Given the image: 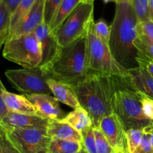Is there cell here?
Here are the masks:
<instances>
[{"label": "cell", "instance_id": "1", "mask_svg": "<svg viewBox=\"0 0 153 153\" xmlns=\"http://www.w3.org/2000/svg\"><path fill=\"white\" fill-rule=\"evenodd\" d=\"M126 81L128 80L89 71L84 80L72 86L80 105L91 116L94 128H99L103 118L114 113L115 93Z\"/></svg>", "mask_w": 153, "mask_h": 153}, {"label": "cell", "instance_id": "2", "mask_svg": "<svg viewBox=\"0 0 153 153\" xmlns=\"http://www.w3.org/2000/svg\"><path fill=\"white\" fill-rule=\"evenodd\" d=\"M138 22L129 1L116 4L108 45L117 62L128 71L138 67L137 50L134 46L138 36Z\"/></svg>", "mask_w": 153, "mask_h": 153}, {"label": "cell", "instance_id": "3", "mask_svg": "<svg viewBox=\"0 0 153 153\" xmlns=\"http://www.w3.org/2000/svg\"><path fill=\"white\" fill-rule=\"evenodd\" d=\"M87 34L67 46H61L57 56L45 71L50 79L73 86L88 76Z\"/></svg>", "mask_w": 153, "mask_h": 153}, {"label": "cell", "instance_id": "4", "mask_svg": "<svg viewBox=\"0 0 153 153\" xmlns=\"http://www.w3.org/2000/svg\"><path fill=\"white\" fill-rule=\"evenodd\" d=\"M114 113L117 115L126 131L138 128L149 133L153 130V120L143 111L141 94L136 91L128 81H126L115 93Z\"/></svg>", "mask_w": 153, "mask_h": 153}, {"label": "cell", "instance_id": "5", "mask_svg": "<svg viewBox=\"0 0 153 153\" xmlns=\"http://www.w3.org/2000/svg\"><path fill=\"white\" fill-rule=\"evenodd\" d=\"M94 20L88 28V65L90 72L117 76L129 81V72L118 64L111 52L108 43L99 38L94 31Z\"/></svg>", "mask_w": 153, "mask_h": 153}, {"label": "cell", "instance_id": "6", "mask_svg": "<svg viewBox=\"0 0 153 153\" xmlns=\"http://www.w3.org/2000/svg\"><path fill=\"white\" fill-rule=\"evenodd\" d=\"M2 55L7 61L26 69L38 67L42 63L41 48L34 32L6 41Z\"/></svg>", "mask_w": 153, "mask_h": 153}, {"label": "cell", "instance_id": "7", "mask_svg": "<svg viewBox=\"0 0 153 153\" xmlns=\"http://www.w3.org/2000/svg\"><path fill=\"white\" fill-rule=\"evenodd\" d=\"M46 127L7 128L1 130L12 146L20 153H48L52 138L48 135Z\"/></svg>", "mask_w": 153, "mask_h": 153}, {"label": "cell", "instance_id": "8", "mask_svg": "<svg viewBox=\"0 0 153 153\" xmlns=\"http://www.w3.org/2000/svg\"><path fill=\"white\" fill-rule=\"evenodd\" d=\"M94 4L81 2L54 34L61 46H66L87 34L94 18Z\"/></svg>", "mask_w": 153, "mask_h": 153}, {"label": "cell", "instance_id": "9", "mask_svg": "<svg viewBox=\"0 0 153 153\" xmlns=\"http://www.w3.org/2000/svg\"><path fill=\"white\" fill-rule=\"evenodd\" d=\"M4 75L10 85L25 96L52 94L48 85V79L50 77L40 67L8 70Z\"/></svg>", "mask_w": 153, "mask_h": 153}, {"label": "cell", "instance_id": "10", "mask_svg": "<svg viewBox=\"0 0 153 153\" xmlns=\"http://www.w3.org/2000/svg\"><path fill=\"white\" fill-rule=\"evenodd\" d=\"M116 151H128L126 130L115 113L103 118L99 128Z\"/></svg>", "mask_w": 153, "mask_h": 153}, {"label": "cell", "instance_id": "11", "mask_svg": "<svg viewBox=\"0 0 153 153\" xmlns=\"http://www.w3.org/2000/svg\"><path fill=\"white\" fill-rule=\"evenodd\" d=\"M37 37L42 52V63L40 67L46 71L59 52L61 46L56 37L50 31L49 25L44 22L40 24L34 31Z\"/></svg>", "mask_w": 153, "mask_h": 153}, {"label": "cell", "instance_id": "12", "mask_svg": "<svg viewBox=\"0 0 153 153\" xmlns=\"http://www.w3.org/2000/svg\"><path fill=\"white\" fill-rule=\"evenodd\" d=\"M25 97L32 103L38 114L49 120H61L67 115L55 97L48 94H32Z\"/></svg>", "mask_w": 153, "mask_h": 153}, {"label": "cell", "instance_id": "13", "mask_svg": "<svg viewBox=\"0 0 153 153\" xmlns=\"http://www.w3.org/2000/svg\"><path fill=\"white\" fill-rule=\"evenodd\" d=\"M45 3L46 0H37L35 1L31 10L19 24L12 37L33 33L40 24L44 22Z\"/></svg>", "mask_w": 153, "mask_h": 153}, {"label": "cell", "instance_id": "14", "mask_svg": "<svg viewBox=\"0 0 153 153\" xmlns=\"http://www.w3.org/2000/svg\"><path fill=\"white\" fill-rule=\"evenodd\" d=\"M49 121L39 115L10 111L4 119L0 120V127L1 128L46 127Z\"/></svg>", "mask_w": 153, "mask_h": 153}, {"label": "cell", "instance_id": "15", "mask_svg": "<svg viewBox=\"0 0 153 153\" xmlns=\"http://www.w3.org/2000/svg\"><path fill=\"white\" fill-rule=\"evenodd\" d=\"M0 83H1L0 97L3 99L10 111L19 114L39 115L34 106L25 96L18 95L8 92L4 87L2 82Z\"/></svg>", "mask_w": 153, "mask_h": 153}, {"label": "cell", "instance_id": "16", "mask_svg": "<svg viewBox=\"0 0 153 153\" xmlns=\"http://www.w3.org/2000/svg\"><path fill=\"white\" fill-rule=\"evenodd\" d=\"M128 72L131 86L136 91L153 100V77L147 70L143 67H137Z\"/></svg>", "mask_w": 153, "mask_h": 153}, {"label": "cell", "instance_id": "17", "mask_svg": "<svg viewBox=\"0 0 153 153\" xmlns=\"http://www.w3.org/2000/svg\"><path fill=\"white\" fill-rule=\"evenodd\" d=\"M48 85L52 94L58 102L64 103L73 109L81 106L76 92L71 85L53 79H48Z\"/></svg>", "mask_w": 153, "mask_h": 153}, {"label": "cell", "instance_id": "18", "mask_svg": "<svg viewBox=\"0 0 153 153\" xmlns=\"http://www.w3.org/2000/svg\"><path fill=\"white\" fill-rule=\"evenodd\" d=\"M46 130L48 135L52 139L82 142V134L68 123L61 120H49Z\"/></svg>", "mask_w": 153, "mask_h": 153}, {"label": "cell", "instance_id": "19", "mask_svg": "<svg viewBox=\"0 0 153 153\" xmlns=\"http://www.w3.org/2000/svg\"><path fill=\"white\" fill-rule=\"evenodd\" d=\"M61 121L67 123L81 134L93 127V122L91 116L85 108L79 106L73 109L71 112L66 115Z\"/></svg>", "mask_w": 153, "mask_h": 153}, {"label": "cell", "instance_id": "20", "mask_svg": "<svg viewBox=\"0 0 153 153\" xmlns=\"http://www.w3.org/2000/svg\"><path fill=\"white\" fill-rule=\"evenodd\" d=\"M81 3V0H63L57 10L52 24L49 26L52 34H55L64 21Z\"/></svg>", "mask_w": 153, "mask_h": 153}, {"label": "cell", "instance_id": "21", "mask_svg": "<svg viewBox=\"0 0 153 153\" xmlns=\"http://www.w3.org/2000/svg\"><path fill=\"white\" fill-rule=\"evenodd\" d=\"M36 1L37 0H21L17 8L16 9L14 13L11 16L10 31H9V34L7 36V40H10L12 36L13 35V34L16 31L19 24L20 23V22L23 19L24 16L31 10V8L33 7Z\"/></svg>", "mask_w": 153, "mask_h": 153}, {"label": "cell", "instance_id": "22", "mask_svg": "<svg viewBox=\"0 0 153 153\" xmlns=\"http://www.w3.org/2000/svg\"><path fill=\"white\" fill-rule=\"evenodd\" d=\"M82 149V144L80 142L52 139L48 153H79Z\"/></svg>", "mask_w": 153, "mask_h": 153}, {"label": "cell", "instance_id": "23", "mask_svg": "<svg viewBox=\"0 0 153 153\" xmlns=\"http://www.w3.org/2000/svg\"><path fill=\"white\" fill-rule=\"evenodd\" d=\"M11 13L5 4L0 1V45L2 46L7 40L11 22Z\"/></svg>", "mask_w": 153, "mask_h": 153}, {"label": "cell", "instance_id": "24", "mask_svg": "<svg viewBox=\"0 0 153 153\" xmlns=\"http://www.w3.org/2000/svg\"><path fill=\"white\" fill-rule=\"evenodd\" d=\"M97 153H116L117 151L112 147L100 128H94Z\"/></svg>", "mask_w": 153, "mask_h": 153}, {"label": "cell", "instance_id": "25", "mask_svg": "<svg viewBox=\"0 0 153 153\" xmlns=\"http://www.w3.org/2000/svg\"><path fill=\"white\" fill-rule=\"evenodd\" d=\"M145 131L138 128H131L126 131L127 143L129 153H132L141 141Z\"/></svg>", "mask_w": 153, "mask_h": 153}, {"label": "cell", "instance_id": "26", "mask_svg": "<svg viewBox=\"0 0 153 153\" xmlns=\"http://www.w3.org/2000/svg\"><path fill=\"white\" fill-rule=\"evenodd\" d=\"M82 144L87 153H97L94 128L91 127L82 134Z\"/></svg>", "mask_w": 153, "mask_h": 153}, {"label": "cell", "instance_id": "27", "mask_svg": "<svg viewBox=\"0 0 153 153\" xmlns=\"http://www.w3.org/2000/svg\"><path fill=\"white\" fill-rule=\"evenodd\" d=\"M134 46L137 52H140L146 55L149 58L153 59V41L149 40L145 36L138 34L136 41L134 42Z\"/></svg>", "mask_w": 153, "mask_h": 153}, {"label": "cell", "instance_id": "28", "mask_svg": "<svg viewBox=\"0 0 153 153\" xmlns=\"http://www.w3.org/2000/svg\"><path fill=\"white\" fill-rule=\"evenodd\" d=\"M149 0H130L139 22L148 19V4Z\"/></svg>", "mask_w": 153, "mask_h": 153}, {"label": "cell", "instance_id": "29", "mask_svg": "<svg viewBox=\"0 0 153 153\" xmlns=\"http://www.w3.org/2000/svg\"><path fill=\"white\" fill-rule=\"evenodd\" d=\"M63 0H46L44 12V22L50 26L57 10Z\"/></svg>", "mask_w": 153, "mask_h": 153}, {"label": "cell", "instance_id": "30", "mask_svg": "<svg viewBox=\"0 0 153 153\" xmlns=\"http://www.w3.org/2000/svg\"><path fill=\"white\" fill-rule=\"evenodd\" d=\"M94 31L97 37L108 43L111 37V26L102 19H99L94 23Z\"/></svg>", "mask_w": 153, "mask_h": 153}, {"label": "cell", "instance_id": "31", "mask_svg": "<svg viewBox=\"0 0 153 153\" xmlns=\"http://www.w3.org/2000/svg\"><path fill=\"white\" fill-rule=\"evenodd\" d=\"M137 32L138 34L145 36L153 41V22L147 19L143 22H138Z\"/></svg>", "mask_w": 153, "mask_h": 153}, {"label": "cell", "instance_id": "32", "mask_svg": "<svg viewBox=\"0 0 153 153\" xmlns=\"http://www.w3.org/2000/svg\"><path fill=\"white\" fill-rule=\"evenodd\" d=\"M132 153H153V146L147 132L144 133L140 144Z\"/></svg>", "mask_w": 153, "mask_h": 153}, {"label": "cell", "instance_id": "33", "mask_svg": "<svg viewBox=\"0 0 153 153\" xmlns=\"http://www.w3.org/2000/svg\"><path fill=\"white\" fill-rule=\"evenodd\" d=\"M137 63L138 67H143L153 77V59L149 58L143 53L137 52Z\"/></svg>", "mask_w": 153, "mask_h": 153}, {"label": "cell", "instance_id": "34", "mask_svg": "<svg viewBox=\"0 0 153 153\" xmlns=\"http://www.w3.org/2000/svg\"><path fill=\"white\" fill-rule=\"evenodd\" d=\"M0 153H20L12 146L2 130L0 131Z\"/></svg>", "mask_w": 153, "mask_h": 153}, {"label": "cell", "instance_id": "35", "mask_svg": "<svg viewBox=\"0 0 153 153\" xmlns=\"http://www.w3.org/2000/svg\"><path fill=\"white\" fill-rule=\"evenodd\" d=\"M141 102L145 114L153 120V100L141 94Z\"/></svg>", "mask_w": 153, "mask_h": 153}, {"label": "cell", "instance_id": "36", "mask_svg": "<svg viewBox=\"0 0 153 153\" xmlns=\"http://www.w3.org/2000/svg\"><path fill=\"white\" fill-rule=\"evenodd\" d=\"M0 1H2L7 7L9 11L11 13V14H13L16 9L17 8L21 0H0Z\"/></svg>", "mask_w": 153, "mask_h": 153}, {"label": "cell", "instance_id": "37", "mask_svg": "<svg viewBox=\"0 0 153 153\" xmlns=\"http://www.w3.org/2000/svg\"><path fill=\"white\" fill-rule=\"evenodd\" d=\"M10 112V110L7 107L3 99L0 97V120L4 119Z\"/></svg>", "mask_w": 153, "mask_h": 153}, {"label": "cell", "instance_id": "38", "mask_svg": "<svg viewBox=\"0 0 153 153\" xmlns=\"http://www.w3.org/2000/svg\"><path fill=\"white\" fill-rule=\"evenodd\" d=\"M148 19L153 22V0H149L148 4Z\"/></svg>", "mask_w": 153, "mask_h": 153}, {"label": "cell", "instance_id": "39", "mask_svg": "<svg viewBox=\"0 0 153 153\" xmlns=\"http://www.w3.org/2000/svg\"><path fill=\"white\" fill-rule=\"evenodd\" d=\"M105 3H108V2H115L116 4H119V3L121 2H124V1H129L130 0H102Z\"/></svg>", "mask_w": 153, "mask_h": 153}, {"label": "cell", "instance_id": "40", "mask_svg": "<svg viewBox=\"0 0 153 153\" xmlns=\"http://www.w3.org/2000/svg\"><path fill=\"white\" fill-rule=\"evenodd\" d=\"M81 2L86 4H94V0H81Z\"/></svg>", "mask_w": 153, "mask_h": 153}, {"label": "cell", "instance_id": "41", "mask_svg": "<svg viewBox=\"0 0 153 153\" xmlns=\"http://www.w3.org/2000/svg\"><path fill=\"white\" fill-rule=\"evenodd\" d=\"M148 134H149V138H150L151 143H152V146H153V130H152V131H149V132L148 133Z\"/></svg>", "mask_w": 153, "mask_h": 153}, {"label": "cell", "instance_id": "42", "mask_svg": "<svg viewBox=\"0 0 153 153\" xmlns=\"http://www.w3.org/2000/svg\"><path fill=\"white\" fill-rule=\"evenodd\" d=\"M116 153H129V152L126 150H118L117 151Z\"/></svg>", "mask_w": 153, "mask_h": 153}, {"label": "cell", "instance_id": "43", "mask_svg": "<svg viewBox=\"0 0 153 153\" xmlns=\"http://www.w3.org/2000/svg\"><path fill=\"white\" fill-rule=\"evenodd\" d=\"M79 153H87V152H86V151L85 150V149L83 148V146H82V149L79 151Z\"/></svg>", "mask_w": 153, "mask_h": 153}]
</instances>
